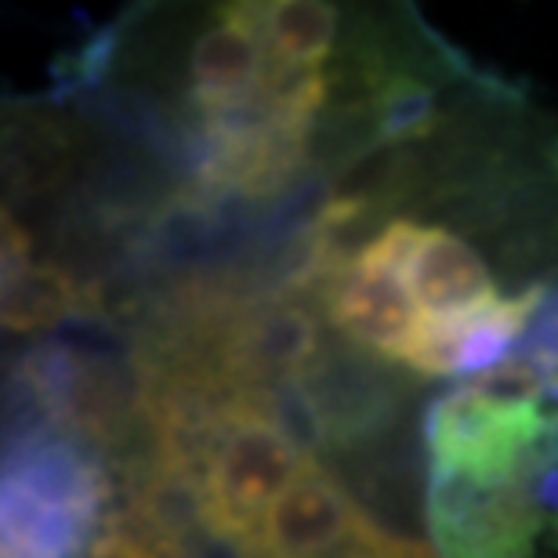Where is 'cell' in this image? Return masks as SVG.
Wrapping results in <instances>:
<instances>
[{
	"label": "cell",
	"instance_id": "cell-1",
	"mask_svg": "<svg viewBox=\"0 0 558 558\" xmlns=\"http://www.w3.org/2000/svg\"><path fill=\"white\" fill-rule=\"evenodd\" d=\"M435 558H558V290L505 363L428 407Z\"/></svg>",
	"mask_w": 558,
	"mask_h": 558
},
{
	"label": "cell",
	"instance_id": "cell-2",
	"mask_svg": "<svg viewBox=\"0 0 558 558\" xmlns=\"http://www.w3.org/2000/svg\"><path fill=\"white\" fill-rule=\"evenodd\" d=\"M366 522L371 515L312 453L265 519L254 558H327Z\"/></svg>",
	"mask_w": 558,
	"mask_h": 558
},
{
	"label": "cell",
	"instance_id": "cell-3",
	"mask_svg": "<svg viewBox=\"0 0 558 558\" xmlns=\"http://www.w3.org/2000/svg\"><path fill=\"white\" fill-rule=\"evenodd\" d=\"M76 305L73 276L59 265L29 262L4 272V327L15 333L48 330L62 323Z\"/></svg>",
	"mask_w": 558,
	"mask_h": 558
},
{
	"label": "cell",
	"instance_id": "cell-4",
	"mask_svg": "<svg viewBox=\"0 0 558 558\" xmlns=\"http://www.w3.org/2000/svg\"><path fill=\"white\" fill-rule=\"evenodd\" d=\"M338 22V8L323 0H269V29L279 54L305 70H319L330 62Z\"/></svg>",
	"mask_w": 558,
	"mask_h": 558
},
{
	"label": "cell",
	"instance_id": "cell-5",
	"mask_svg": "<svg viewBox=\"0 0 558 558\" xmlns=\"http://www.w3.org/2000/svg\"><path fill=\"white\" fill-rule=\"evenodd\" d=\"M377 533H381V526L371 519L349 544H344V548H338L327 558H381V555H377Z\"/></svg>",
	"mask_w": 558,
	"mask_h": 558
}]
</instances>
